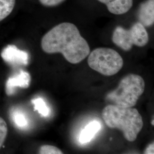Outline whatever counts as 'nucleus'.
Instances as JSON below:
<instances>
[{
	"mask_svg": "<svg viewBox=\"0 0 154 154\" xmlns=\"http://www.w3.org/2000/svg\"><path fill=\"white\" fill-rule=\"evenodd\" d=\"M41 48L48 54L61 53L72 64L81 62L90 51L88 42L70 22L58 24L46 33L41 39Z\"/></svg>",
	"mask_w": 154,
	"mask_h": 154,
	"instance_id": "obj_1",
	"label": "nucleus"
},
{
	"mask_svg": "<svg viewBox=\"0 0 154 154\" xmlns=\"http://www.w3.org/2000/svg\"><path fill=\"white\" fill-rule=\"evenodd\" d=\"M102 118L109 127L121 130L129 142L135 141L143 128L142 117L134 108L109 105L102 111Z\"/></svg>",
	"mask_w": 154,
	"mask_h": 154,
	"instance_id": "obj_2",
	"label": "nucleus"
},
{
	"mask_svg": "<svg viewBox=\"0 0 154 154\" xmlns=\"http://www.w3.org/2000/svg\"><path fill=\"white\" fill-rule=\"evenodd\" d=\"M145 83L143 78L130 74L120 81L118 87L106 96V99L113 105L123 107H132L143 94Z\"/></svg>",
	"mask_w": 154,
	"mask_h": 154,
	"instance_id": "obj_3",
	"label": "nucleus"
},
{
	"mask_svg": "<svg viewBox=\"0 0 154 154\" xmlns=\"http://www.w3.org/2000/svg\"><path fill=\"white\" fill-rule=\"evenodd\" d=\"M88 66L93 70L106 76L115 75L123 65V60L116 50L100 48L90 54L88 61Z\"/></svg>",
	"mask_w": 154,
	"mask_h": 154,
	"instance_id": "obj_4",
	"label": "nucleus"
},
{
	"mask_svg": "<svg viewBox=\"0 0 154 154\" xmlns=\"http://www.w3.org/2000/svg\"><path fill=\"white\" fill-rule=\"evenodd\" d=\"M112 40L122 49L129 51L134 45L139 47L146 45L149 42V34L145 27L138 22L128 30L117 26L113 32Z\"/></svg>",
	"mask_w": 154,
	"mask_h": 154,
	"instance_id": "obj_5",
	"label": "nucleus"
},
{
	"mask_svg": "<svg viewBox=\"0 0 154 154\" xmlns=\"http://www.w3.org/2000/svg\"><path fill=\"white\" fill-rule=\"evenodd\" d=\"M1 58L13 66H26L29 63V54L13 45H7L1 53Z\"/></svg>",
	"mask_w": 154,
	"mask_h": 154,
	"instance_id": "obj_6",
	"label": "nucleus"
},
{
	"mask_svg": "<svg viewBox=\"0 0 154 154\" xmlns=\"http://www.w3.org/2000/svg\"><path fill=\"white\" fill-rule=\"evenodd\" d=\"M31 77L28 72L20 70V72L13 77H10L6 81L5 92L8 96H11L15 93L17 88H27L30 85Z\"/></svg>",
	"mask_w": 154,
	"mask_h": 154,
	"instance_id": "obj_7",
	"label": "nucleus"
},
{
	"mask_svg": "<svg viewBox=\"0 0 154 154\" xmlns=\"http://www.w3.org/2000/svg\"><path fill=\"white\" fill-rule=\"evenodd\" d=\"M137 17L139 22L144 27H149L154 24V0H146L140 4Z\"/></svg>",
	"mask_w": 154,
	"mask_h": 154,
	"instance_id": "obj_8",
	"label": "nucleus"
},
{
	"mask_svg": "<svg viewBox=\"0 0 154 154\" xmlns=\"http://www.w3.org/2000/svg\"><path fill=\"white\" fill-rule=\"evenodd\" d=\"M105 4L111 13L121 15L130 11L133 5V0H98Z\"/></svg>",
	"mask_w": 154,
	"mask_h": 154,
	"instance_id": "obj_9",
	"label": "nucleus"
},
{
	"mask_svg": "<svg viewBox=\"0 0 154 154\" xmlns=\"http://www.w3.org/2000/svg\"><path fill=\"white\" fill-rule=\"evenodd\" d=\"M101 128V125L97 121H93L89 123L81 132L79 140L81 144H86L90 142L95 135Z\"/></svg>",
	"mask_w": 154,
	"mask_h": 154,
	"instance_id": "obj_10",
	"label": "nucleus"
},
{
	"mask_svg": "<svg viewBox=\"0 0 154 154\" xmlns=\"http://www.w3.org/2000/svg\"><path fill=\"white\" fill-rule=\"evenodd\" d=\"M15 4L16 0H0V22L11 14Z\"/></svg>",
	"mask_w": 154,
	"mask_h": 154,
	"instance_id": "obj_11",
	"label": "nucleus"
},
{
	"mask_svg": "<svg viewBox=\"0 0 154 154\" xmlns=\"http://www.w3.org/2000/svg\"><path fill=\"white\" fill-rule=\"evenodd\" d=\"M13 123L18 128H23L27 126L28 121L26 116L20 110H13L11 114Z\"/></svg>",
	"mask_w": 154,
	"mask_h": 154,
	"instance_id": "obj_12",
	"label": "nucleus"
},
{
	"mask_svg": "<svg viewBox=\"0 0 154 154\" xmlns=\"http://www.w3.org/2000/svg\"><path fill=\"white\" fill-rule=\"evenodd\" d=\"M34 105V110L38 111L39 114L43 116H48L49 115L50 109L46 104L44 100L41 98H37L32 100Z\"/></svg>",
	"mask_w": 154,
	"mask_h": 154,
	"instance_id": "obj_13",
	"label": "nucleus"
},
{
	"mask_svg": "<svg viewBox=\"0 0 154 154\" xmlns=\"http://www.w3.org/2000/svg\"><path fill=\"white\" fill-rule=\"evenodd\" d=\"M39 154H62L63 152L61 149L55 146L51 145H44L42 146L39 149Z\"/></svg>",
	"mask_w": 154,
	"mask_h": 154,
	"instance_id": "obj_14",
	"label": "nucleus"
},
{
	"mask_svg": "<svg viewBox=\"0 0 154 154\" xmlns=\"http://www.w3.org/2000/svg\"><path fill=\"white\" fill-rule=\"evenodd\" d=\"M8 126L5 120L0 117V149L5 140L8 134Z\"/></svg>",
	"mask_w": 154,
	"mask_h": 154,
	"instance_id": "obj_15",
	"label": "nucleus"
},
{
	"mask_svg": "<svg viewBox=\"0 0 154 154\" xmlns=\"http://www.w3.org/2000/svg\"><path fill=\"white\" fill-rule=\"evenodd\" d=\"M65 0H39L42 5L46 7H53L58 5Z\"/></svg>",
	"mask_w": 154,
	"mask_h": 154,
	"instance_id": "obj_16",
	"label": "nucleus"
},
{
	"mask_svg": "<svg viewBox=\"0 0 154 154\" xmlns=\"http://www.w3.org/2000/svg\"><path fill=\"white\" fill-rule=\"evenodd\" d=\"M154 143H151L149 144V146L146 148L144 151V154H154Z\"/></svg>",
	"mask_w": 154,
	"mask_h": 154,
	"instance_id": "obj_17",
	"label": "nucleus"
},
{
	"mask_svg": "<svg viewBox=\"0 0 154 154\" xmlns=\"http://www.w3.org/2000/svg\"><path fill=\"white\" fill-rule=\"evenodd\" d=\"M154 119H153V120H152V121H151V124H152V125H153V126H154Z\"/></svg>",
	"mask_w": 154,
	"mask_h": 154,
	"instance_id": "obj_18",
	"label": "nucleus"
}]
</instances>
